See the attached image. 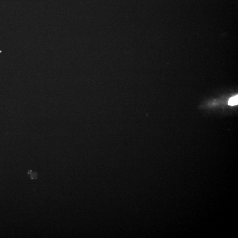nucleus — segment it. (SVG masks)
<instances>
[{
    "mask_svg": "<svg viewBox=\"0 0 238 238\" xmlns=\"http://www.w3.org/2000/svg\"><path fill=\"white\" fill-rule=\"evenodd\" d=\"M31 173H32V171L31 170H29V171L28 172V174H31Z\"/></svg>",
    "mask_w": 238,
    "mask_h": 238,
    "instance_id": "nucleus-3",
    "label": "nucleus"
},
{
    "mask_svg": "<svg viewBox=\"0 0 238 238\" xmlns=\"http://www.w3.org/2000/svg\"><path fill=\"white\" fill-rule=\"evenodd\" d=\"M238 95L233 97L229 99L228 101V104L230 105L234 106L237 105L238 103Z\"/></svg>",
    "mask_w": 238,
    "mask_h": 238,
    "instance_id": "nucleus-1",
    "label": "nucleus"
},
{
    "mask_svg": "<svg viewBox=\"0 0 238 238\" xmlns=\"http://www.w3.org/2000/svg\"><path fill=\"white\" fill-rule=\"evenodd\" d=\"M31 178L32 179H36L37 178V174L36 173H33L31 176Z\"/></svg>",
    "mask_w": 238,
    "mask_h": 238,
    "instance_id": "nucleus-2",
    "label": "nucleus"
}]
</instances>
